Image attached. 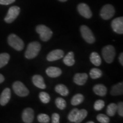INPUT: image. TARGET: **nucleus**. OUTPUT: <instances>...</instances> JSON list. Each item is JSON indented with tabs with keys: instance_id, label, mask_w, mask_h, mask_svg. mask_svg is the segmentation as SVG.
I'll list each match as a JSON object with an SVG mask.
<instances>
[{
	"instance_id": "f257e3e1",
	"label": "nucleus",
	"mask_w": 123,
	"mask_h": 123,
	"mask_svg": "<svg viewBox=\"0 0 123 123\" xmlns=\"http://www.w3.org/2000/svg\"><path fill=\"white\" fill-rule=\"evenodd\" d=\"M41 49V46L39 42H31L27 46L26 51L25 54V56L27 59H33L38 55Z\"/></svg>"
},
{
	"instance_id": "f03ea898",
	"label": "nucleus",
	"mask_w": 123,
	"mask_h": 123,
	"mask_svg": "<svg viewBox=\"0 0 123 123\" xmlns=\"http://www.w3.org/2000/svg\"><path fill=\"white\" fill-rule=\"evenodd\" d=\"M9 45L17 51H22L24 48V42L22 39L14 34H11L7 38Z\"/></svg>"
},
{
	"instance_id": "7ed1b4c3",
	"label": "nucleus",
	"mask_w": 123,
	"mask_h": 123,
	"mask_svg": "<svg viewBox=\"0 0 123 123\" xmlns=\"http://www.w3.org/2000/svg\"><path fill=\"white\" fill-rule=\"evenodd\" d=\"M36 31L39 34L40 38L43 42L49 41L53 35V31L51 30L43 25H39L36 27Z\"/></svg>"
},
{
	"instance_id": "20e7f679",
	"label": "nucleus",
	"mask_w": 123,
	"mask_h": 123,
	"mask_svg": "<svg viewBox=\"0 0 123 123\" xmlns=\"http://www.w3.org/2000/svg\"><path fill=\"white\" fill-rule=\"evenodd\" d=\"M116 55L115 47L112 45H107L103 47L102 50V55L104 59L108 63L113 62Z\"/></svg>"
},
{
	"instance_id": "39448f33",
	"label": "nucleus",
	"mask_w": 123,
	"mask_h": 123,
	"mask_svg": "<svg viewBox=\"0 0 123 123\" xmlns=\"http://www.w3.org/2000/svg\"><path fill=\"white\" fill-rule=\"evenodd\" d=\"M13 89L15 93L20 97H25L29 93V91L25 86L19 81H17L13 84Z\"/></svg>"
},
{
	"instance_id": "423d86ee",
	"label": "nucleus",
	"mask_w": 123,
	"mask_h": 123,
	"mask_svg": "<svg viewBox=\"0 0 123 123\" xmlns=\"http://www.w3.org/2000/svg\"><path fill=\"white\" fill-rule=\"evenodd\" d=\"M80 33L83 39L88 43H93L95 42V38L93 33L88 26L86 25H82L80 27Z\"/></svg>"
},
{
	"instance_id": "0eeeda50",
	"label": "nucleus",
	"mask_w": 123,
	"mask_h": 123,
	"mask_svg": "<svg viewBox=\"0 0 123 123\" xmlns=\"http://www.w3.org/2000/svg\"><path fill=\"white\" fill-rule=\"evenodd\" d=\"M19 7L17 6H13L10 7V9H9L6 16L5 18V21L7 24L12 23L17 18L18 15L19 14Z\"/></svg>"
},
{
	"instance_id": "6e6552de",
	"label": "nucleus",
	"mask_w": 123,
	"mask_h": 123,
	"mask_svg": "<svg viewBox=\"0 0 123 123\" xmlns=\"http://www.w3.org/2000/svg\"><path fill=\"white\" fill-rule=\"evenodd\" d=\"M115 13V9L114 7L111 5H105L100 11V16L103 19H110L114 15Z\"/></svg>"
},
{
	"instance_id": "1a4fd4ad",
	"label": "nucleus",
	"mask_w": 123,
	"mask_h": 123,
	"mask_svg": "<svg viewBox=\"0 0 123 123\" xmlns=\"http://www.w3.org/2000/svg\"><path fill=\"white\" fill-rule=\"evenodd\" d=\"M111 26L115 33L122 34L123 33V18L118 17L112 21Z\"/></svg>"
},
{
	"instance_id": "9d476101",
	"label": "nucleus",
	"mask_w": 123,
	"mask_h": 123,
	"mask_svg": "<svg viewBox=\"0 0 123 123\" xmlns=\"http://www.w3.org/2000/svg\"><path fill=\"white\" fill-rule=\"evenodd\" d=\"M78 10L80 14L84 17V18H87V19L91 18L92 13L90 7L87 4H84V3L80 4L78 6Z\"/></svg>"
},
{
	"instance_id": "9b49d317",
	"label": "nucleus",
	"mask_w": 123,
	"mask_h": 123,
	"mask_svg": "<svg viewBox=\"0 0 123 123\" xmlns=\"http://www.w3.org/2000/svg\"><path fill=\"white\" fill-rule=\"evenodd\" d=\"M34 118V112L33 109L30 108H27L24 110L22 114V119L24 123H33Z\"/></svg>"
},
{
	"instance_id": "f8f14e48",
	"label": "nucleus",
	"mask_w": 123,
	"mask_h": 123,
	"mask_svg": "<svg viewBox=\"0 0 123 123\" xmlns=\"http://www.w3.org/2000/svg\"><path fill=\"white\" fill-rule=\"evenodd\" d=\"M64 54V53L63 51L60 49H56L49 53L47 56V60L49 62L57 61L63 57Z\"/></svg>"
},
{
	"instance_id": "ddd939ff",
	"label": "nucleus",
	"mask_w": 123,
	"mask_h": 123,
	"mask_svg": "<svg viewBox=\"0 0 123 123\" xmlns=\"http://www.w3.org/2000/svg\"><path fill=\"white\" fill-rule=\"evenodd\" d=\"M10 98H11L10 89L9 88L4 89L0 96V104L2 106L6 105L10 100Z\"/></svg>"
},
{
	"instance_id": "4468645a",
	"label": "nucleus",
	"mask_w": 123,
	"mask_h": 123,
	"mask_svg": "<svg viewBox=\"0 0 123 123\" xmlns=\"http://www.w3.org/2000/svg\"><path fill=\"white\" fill-rule=\"evenodd\" d=\"M88 79V75L86 73L76 74L74 77V81L79 86H83L86 83Z\"/></svg>"
},
{
	"instance_id": "2eb2a0df",
	"label": "nucleus",
	"mask_w": 123,
	"mask_h": 123,
	"mask_svg": "<svg viewBox=\"0 0 123 123\" xmlns=\"http://www.w3.org/2000/svg\"><path fill=\"white\" fill-rule=\"evenodd\" d=\"M33 84L37 87L40 89H45L46 87V84H44V79L41 75H35L33 76L32 78Z\"/></svg>"
},
{
	"instance_id": "dca6fc26",
	"label": "nucleus",
	"mask_w": 123,
	"mask_h": 123,
	"mask_svg": "<svg viewBox=\"0 0 123 123\" xmlns=\"http://www.w3.org/2000/svg\"><path fill=\"white\" fill-rule=\"evenodd\" d=\"M46 74L51 78H57L62 74L61 69L56 67H49L46 70Z\"/></svg>"
},
{
	"instance_id": "f3484780",
	"label": "nucleus",
	"mask_w": 123,
	"mask_h": 123,
	"mask_svg": "<svg viewBox=\"0 0 123 123\" xmlns=\"http://www.w3.org/2000/svg\"><path fill=\"white\" fill-rule=\"evenodd\" d=\"M93 91L95 94L100 96H104L107 92V89L105 86L101 84L95 85L93 88Z\"/></svg>"
},
{
	"instance_id": "a211bd4d",
	"label": "nucleus",
	"mask_w": 123,
	"mask_h": 123,
	"mask_svg": "<svg viewBox=\"0 0 123 123\" xmlns=\"http://www.w3.org/2000/svg\"><path fill=\"white\" fill-rule=\"evenodd\" d=\"M123 83H119L115 84L112 87L111 91V94L113 96L123 95Z\"/></svg>"
},
{
	"instance_id": "6ab92c4d",
	"label": "nucleus",
	"mask_w": 123,
	"mask_h": 123,
	"mask_svg": "<svg viewBox=\"0 0 123 123\" xmlns=\"http://www.w3.org/2000/svg\"><path fill=\"white\" fill-rule=\"evenodd\" d=\"M64 63L67 66H72L75 64L74 53L70 51L63 58Z\"/></svg>"
},
{
	"instance_id": "aec40b11",
	"label": "nucleus",
	"mask_w": 123,
	"mask_h": 123,
	"mask_svg": "<svg viewBox=\"0 0 123 123\" xmlns=\"http://www.w3.org/2000/svg\"><path fill=\"white\" fill-rule=\"evenodd\" d=\"M90 61L96 66H99L101 63V59L100 55L96 52H92L90 56Z\"/></svg>"
},
{
	"instance_id": "412c9836",
	"label": "nucleus",
	"mask_w": 123,
	"mask_h": 123,
	"mask_svg": "<svg viewBox=\"0 0 123 123\" xmlns=\"http://www.w3.org/2000/svg\"><path fill=\"white\" fill-rule=\"evenodd\" d=\"M55 91L57 93H59L60 95H61L63 96H66L68 95L69 93V91L68 88H67L66 86H64V84H58L57 86H56L55 88Z\"/></svg>"
},
{
	"instance_id": "4be33fe9",
	"label": "nucleus",
	"mask_w": 123,
	"mask_h": 123,
	"mask_svg": "<svg viewBox=\"0 0 123 123\" xmlns=\"http://www.w3.org/2000/svg\"><path fill=\"white\" fill-rule=\"evenodd\" d=\"M84 98L83 95L81 93H78L73 97L71 103L73 105H78L81 104L84 101Z\"/></svg>"
},
{
	"instance_id": "5701e85b",
	"label": "nucleus",
	"mask_w": 123,
	"mask_h": 123,
	"mask_svg": "<svg viewBox=\"0 0 123 123\" xmlns=\"http://www.w3.org/2000/svg\"><path fill=\"white\" fill-rule=\"evenodd\" d=\"M10 59V55L7 53L0 54V68L4 67L8 63Z\"/></svg>"
},
{
	"instance_id": "b1692460",
	"label": "nucleus",
	"mask_w": 123,
	"mask_h": 123,
	"mask_svg": "<svg viewBox=\"0 0 123 123\" xmlns=\"http://www.w3.org/2000/svg\"><path fill=\"white\" fill-rule=\"evenodd\" d=\"M79 110L77 108H74L69 113L68 116V120L71 122L75 123L78 119V114H79Z\"/></svg>"
},
{
	"instance_id": "393cba45",
	"label": "nucleus",
	"mask_w": 123,
	"mask_h": 123,
	"mask_svg": "<svg viewBox=\"0 0 123 123\" xmlns=\"http://www.w3.org/2000/svg\"><path fill=\"white\" fill-rule=\"evenodd\" d=\"M102 71L99 68H93L91 70L90 72V75L91 78L93 79H98L102 76Z\"/></svg>"
},
{
	"instance_id": "a878e982",
	"label": "nucleus",
	"mask_w": 123,
	"mask_h": 123,
	"mask_svg": "<svg viewBox=\"0 0 123 123\" xmlns=\"http://www.w3.org/2000/svg\"><path fill=\"white\" fill-rule=\"evenodd\" d=\"M117 112V105L115 103L109 104L107 108V113L109 116H114Z\"/></svg>"
},
{
	"instance_id": "bb28decb",
	"label": "nucleus",
	"mask_w": 123,
	"mask_h": 123,
	"mask_svg": "<svg viewBox=\"0 0 123 123\" xmlns=\"http://www.w3.org/2000/svg\"><path fill=\"white\" fill-rule=\"evenodd\" d=\"M55 104H56V106L58 108L61 110H63L66 107V101L63 98H58L55 100Z\"/></svg>"
},
{
	"instance_id": "cd10ccee",
	"label": "nucleus",
	"mask_w": 123,
	"mask_h": 123,
	"mask_svg": "<svg viewBox=\"0 0 123 123\" xmlns=\"http://www.w3.org/2000/svg\"><path fill=\"white\" fill-rule=\"evenodd\" d=\"M87 114H88V112H87V110H84V109H82V110H79V114H78V119H77L76 121V123H81L83 120L86 117V116H87Z\"/></svg>"
},
{
	"instance_id": "c85d7f7f",
	"label": "nucleus",
	"mask_w": 123,
	"mask_h": 123,
	"mask_svg": "<svg viewBox=\"0 0 123 123\" xmlns=\"http://www.w3.org/2000/svg\"><path fill=\"white\" fill-rule=\"evenodd\" d=\"M39 99L42 103L44 104H47L49 103L50 100V97L48 93L45 92H40L39 95Z\"/></svg>"
},
{
	"instance_id": "c756f323",
	"label": "nucleus",
	"mask_w": 123,
	"mask_h": 123,
	"mask_svg": "<svg viewBox=\"0 0 123 123\" xmlns=\"http://www.w3.org/2000/svg\"><path fill=\"white\" fill-rule=\"evenodd\" d=\"M38 120L39 123H49L50 121V117L47 115L41 113L38 116Z\"/></svg>"
},
{
	"instance_id": "7c9ffc66",
	"label": "nucleus",
	"mask_w": 123,
	"mask_h": 123,
	"mask_svg": "<svg viewBox=\"0 0 123 123\" xmlns=\"http://www.w3.org/2000/svg\"><path fill=\"white\" fill-rule=\"evenodd\" d=\"M96 119L101 123H108L110 121V118L107 115L104 114H99L97 116Z\"/></svg>"
},
{
	"instance_id": "2f4dec72",
	"label": "nucleus",
	"mask_w": 123,
	"mask_h": 123,
	"mask_svg": "<svg viewBox=\"0 0 123 123\" xmlns=\"http://www.w3.org/2000/svg\"><path fill=\"white\" fill-rule=\"evenodd\" d=\"M104 105H105V103H104V101L103 100H98L95 101L93 107H94L95 110L101 111L104 107Z\"/></svg>"
},
{
	"instance_id": "473e14b6",
	"label": "nucleus",
	"mask_w": 123,
	"mask_h": 123,
	"mask_svg": "<svg viewBox=\"0 0 123 123\" xmlns=\"http://www.w3.org/2000/svg\"><path fill=\"white\" fill-rule=\"evenodd\" d=\"M117 112H118L120 116H123V102H120L117 105Z\"/></svg>"
},
{
	"instance_id": "72a5a7b5",
	"label": "nucleus",
	"mask_w": 123,
	"mask_h": 123,
	"mask_svg": "<svg viewBox=\"0 0 123 123\" xmlns=\"http://www.w3.org/2000/svg\"><path fill=\"white\" fill-rule=\"evenodd\" d=\"M60 120V116L58 113H54L52 115V123H59Z\"/></svg>"
},
{
	"instance_id": "f704fd0d",
	"label": "nucleus",
	"mask_w": 123,
	"mask_h": 123,
	"mask_svg": "<svg viewBox=\"0 0 123 123\" xmlns=\"http://www.w3.org/2000/svg\"><path fill=\"white\" fill-rule=\"evenodd\" d=\"M15 1V0H0V4L3 5H7L13 4Z\"/></svg>"
},
{
	"instance_id": "c9c22d12",
	"label": "nucleus",
	"mask_w": 123,
	"mask_h": 123,
	"mask_svg": "<svg viewBox=\"0 0 123 123\" xmlns=\"http://www.w3.org/2000/svg\"><path fill=\"white\" fill-rule=\"evenodd\" d=\"M119 60L120 63L121 65H123V53H121L119 55Z\"/></svg>"
},
{
	"instance_id": "e433bc0d",
	"label": "nucleus",
	"mask_w": 123,
	"mask_h": 123,
	"mask_svg": "<svg viewBox=\"0 0 123 123\" xmlns=\"http://www.w3.org/2000/svg\"><path fill=\"white\" fill-rule=\"evenodd\" d=\"M4 80H5L4 76H3L2 74H0V84L2 83V82H4Z\"/></svg>"
},
{
	"instance_id": "4c0bfd02",
	"label": "nucleus",
	"mask_w": 123,
	"mask_h": 123,
	"mask_svg": "<svg viewBox=\"0 0 123 123\" xmlns=\"http://www.w3.org/2000/svg\"><path fill=\"white\" fill-rule=\"evenodd\" d=\"M59 1H61V2H66V1H67V0H59Z\"/></svg>"
},
{
	"instance_id": "58836bf2",
	"label": "nucleus",
	"mask_w": 123,
	"mask_h": 123,
	"mask_svg": "<svg viewBox=\"0 0 123 123\" xmlns=\"http://www.w3.org/2000/svg\"><path fill=\"white\" fill-rule=\"evenodd\" d=\"M87 123H94L93 121H88V122H87Z\"/></svg>"
}]
</instances>
